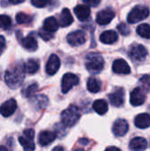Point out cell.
Listing matches in <instances>:
<instances>
[{
    "label": "cell",
    "mask_w": 150,
    "mask_h": 151,
    "mask_svg": "<svg viewBox=\"0 0 150 151\" xmlns=\"http://www.w3.org/2000/svg\"><path fill=\"white\" fill-rule=\"evenodd\" d=\"M25 65L19 64L11 69H8L4 73V81L11 88H19L25 78Z\"/></svg>",
    "instance_id": "1"
},
{
    "label": "cell",
    "mask_w": 150,
    "mask_h": 151,
    "mask_svg": "<svg viewBox=\"0 0 150 151\" xmlns=\"http://www.w3.org/2000/svg\"><path fill=\"white\" fill-rule=\"evenodd\" d=\"M104 67V60L103 57L96 52H90L86 57V68L94 74H97Z\"/></svg>",
    "instance_id": "2"
},
{
    "label": "cell",
    "mask_w": 150,
    "mask_h": 151,
    "mask_svg": "<svg viewBox=\"0 0 150 151\" xmlns=\"http://www.w3.org/2000/svg\"><path fill=\"white\" fill-rule=\"evenodd\" d=\"M80 119V112L76 105H70L65 109L61 114L62 124L66 127H72L76 125V123Z\"/></svg>",
    "instance_id": "3"
},
{
    "label": "cell",
    "mask_w": 150,
    "mask_h": 151,
    "mask_svg": "<svg viewBox=\"0 0 150 151\" xmlns=\"http://www.w3.org/2000/svg\"><path fill=\"white\" fill-rule=\"evenodd\" d=\"M149 15V9L145 5H136L129 12L127 21L129 24H134L147 19Z\"/></svg>",
    "instance_id": "4"
},
{
    "label": "cell",
    "mask_w": 150,
    "mask_h": 151,
    "mask_svg": "<svg viewBox=\"0 0 150 151\" xmlns=\"http://www.w3.org/2000/svg\"><path fill=\"white\" fill-rule=\"evenodd\" d=\"M34 131L33 129H26L23 134L19 137V142L25 150H34Z\"/></svg>",
    "instance_id": "5"
},
{
    "label": "cell",
    "mask_w": 150,
    "mask_h": 151,
    "mask_svg": "<svg viewBox=\"0 0 150 151\" xmlns=\"http://www.w3.org/2000/svg\"><path fill=\"white\" fill-rule=\"evenodd\" d=\"M128 55L133 61H142L148 56V50L141 44H133L130 47Z\"/></svg>",
    "instance_id": "6"
},
{
    "label": "cell",
    "mask_w": 150,
    "mask_h": 151,
    "mask_svg": "<svg viewBox=\"0 0 150 151\" xmlns=\"http://www.w3.org/2000/svg\"><path fill=\"white\" fill-rule=\"evenodd\" d=\"M79 77L73 73H65L63 78H62V82H61V88H62V92L64 94H66L68 91H70L74 86L79 84Z\"/></svg>",
    "instance_id": "7"
},
{
    "label": "cell",
    "mask_w": 150,
    "mask_h": 151,
    "mask_svg": "<svg viewBox=\"0 0 150 151\" xmlns=\"http://www.w3.org/2000/svg\"><path fill=\"white\" fill-rule=\"evenodd\" d=\"M67 42L73 47L80 46L86 42V35L83 31L76 30L67 35Z\"/></svg>",
    "instance_id": "8"
},
{
    "label": "cell",
    "mask_w": 150,
    "mask_h": 151,
    "mask_svg": "<svg viewBox=\"0 0 150 151\" xmlns=\"http://www.w3.org/2000/svg\"><path fill=\"white\" fill-rule=\"evenodd\" d=\"M109 99L111 104L115 107H120L125 102V90L123 88H116L112 93L110 94Z\"/></svg>",
    "instance_id": "9"
},
{
    "label": "cell",
    "mask_w": 150,
    "mask_h": 151,
    "mask_svg": "<svg viewBox=\"0 0 150 151\" xmlns=\"http://www.w3.org/2000/svg\"><path fill=\"white\" fill-rule=\"evenodd\" d=\"M115 17V12L111 9H104L99 12L96 15V22L101 26L109 24Z\"/></svg>",
    "instance_id": "10"
},
{
    "label": "cell",
    "mask_w": 150,
    "mask_h": 151,
    "mask_svg": "<svg viewBox=\"0 0 150 151\" xmlns=\"http://www.w3.org/2000/svg\"><path fill=\"white\" fill-rule=\"evenodd\" d=\"M128 128H129V126L126 120L119 119L114 122L113 127H112V132L117 137H122L127 133Z\"/></svg>",
    "instance_id": "11"
},
{
    "label": "cell",
    "mask_w": 150,
    "mask_h": 151,
    "mask_svg": "<svg viewBox=\"0 0 150 151\" xmlns=\"http://www.w3.org/2000/svg\"><path fill=\"white\" fill-rule=\"evenodd\" d=\"M17 109V103L14 99H9L0 106V114L3 117L8 118L11 116Z\"/></svg>",
    "instance_id": "12"
},
{
    "label": "cell",
    "mask_w": 150,
    "mask_h": 151,
    "mask_svg": "<svg viewBox=\"0 0 150 151\" xmlns=\"http://www.w3.org/2000/svg\"><path fill=\"white\" fill-rule=\"evenodd\" d=\"M60 67V59L56 54L50 55L46 64V73L49 75H54Z\"/></svg>",
    "instance_id": "13"
},
{
    "label": "cell",
    "mask_w": 150,
    "mask_h": 151,
    "mask_svg": "<svg viewBox=\"0 0 150 151\" xmlns=\"http://www.w3.org/2000/svg\"><path fill=\"white\" fill-rule=\"evenodd\" d=\"M112 70L118 74H129L131 72L130 66L124 59H116L112 64Z\"/></svg>",
    "instance_id": "14"
},
{
    "label": "cell",
    "mask_w": 150,
    "mask_h": 151,
    "mask_svg": "<svg viewBox=\"0 0 150 151\" xmlns=\"http://www.w3.org/2000/svg\"><path fill=\"white\" fill-rule=\"evenodd\" d=\"M146 101V95L140 88H134L130 96V102L133 106H140L142 105Z\"/></svg>",
    "instance_id": "15"
},
{
    "label": "cell",
    "mask_w": 150,
    "mask_h": 151,
    "mask_svg": "<svg viewBox=\"0 0 150 151\" xmlns=\"http://www.w3.org/2000/svg\"><path fill=\"white\" fill-rule=\"evenodd\" d=\"M57 138V134L52 131H42L39 134L38 142L39 144L42 147L50 145Z\"/></svg>",
    "instance_id": "16"
},
{
    "label": "cell",
    "mask_w": 150,
    "mask_h": 151,
    "mask_svg": "<svg viewBox=\"0 0 150 151\" xmlns=\"http://www.w3.org/2000/svg\"><path fill=\"white\" fill-rule=\"evenodd\" d=\"M74 13L80 21H85L90 16V8L88 4H79L74 8Z\"/></svg>",
    "instance_id": "17"
},
{
    "label": "cell",
    "mask_w": 150,
    "mask_h": 151,
    "mask_svg": "<svg viewBox=\"0 0 150 151\" xmlns=\"http://www.w3.org/2000/svg\"><path fill=\"white\" fill-rule=\"evenodd\" d=\"M118 34L114 30H106L100 35V41L105 44H112L118 41Z\"/></svg>",
    "instance_id": "18"
},
{
    "label": "cell",
    "mask_w": 150,
    "mask_h": 151,
    "mask_svg": "<svg viewBox=\"0 0 150 151\" xmlns=\"http://www.w3.org/2000/svg\"><path fill=\"white\" fill-rule=\"evenodd\" d=\"M134 125L141 129H145L150 127V114L142 113L136 116L134 119Z\"/></svg>",
    "instance_id": "19"
},
{
    "label": "cell",
    "mask_w": 150,
    "mask_h": 151,
    "mask_svg": "<svg viewBox=\"0 0 150 151\" xmlns=\"http://www.w3.org/2000/svg\"><path fill=\"white\" fill-rule=\"evenodd\" d=\"M129 147L132 150H144L148 148V142L142 137H135L130 142Z\"/></svg>",
    "instance_id": "20"
},
{
    "label": "cell",
    "mask_w": 150,
    "mask_h": 151,
    "mask_svg": "<svg viewBox=\"0 0 150 151\" xmlns=\"http://www.w3.org/2000/svg\"><path fill=\"white\" fill-rule=\"evenodd\" d=\"M73 22V18L72 16V13L68 8H64L60 17H59V25L63 27L70 26Z\"/></svg>",
    "instance_id": "21"
},
{
    "label": "cell",
    "mask_w": 150,
    "mask_h": 151,
    "mask_svg": "<svg viewBox=\"0 0 150 151\" xmlns=\"http://www.w3.org/2000/svg\"><path fill=\"white\" fill-rule=\"evenodd\" d=\"M21 43H22V46L29 51H34L38 48V43H37L36 39L31 35L26 36L22 40Z\"/></svg>",
    "instance_id": "22"
},
{
    "label": "cell",
    "mask_w": 150,
    "mask_h": 151,
    "mask_svg": "<svg viewBox=\"0 0 150 151\" xmlns=\"http://www.w3.org/2000/svg\"><path fill=\"white\" fill-rule=\"evenodd\" d=\"M59 27V23L57 22V20L56 19V18L54 17H49L47 19H45L44 22H43V27L42 28L47 30L48 32L50 33H55Z\"/></svg>",
    "instance_id": "23"
},
{
    "label": "cell",
    "mask_w": 150,
    "mask_h": 151,
    "mask_svg": "<svg viewBox=\"0 0 150 151\" xmlns=\"http://www.w3.org/2000/svg\"><path fill=\"white\" fill-rule=\"evenodd\" d=\"M31 102L34 108H36L37 110H42L48 105L49 100H48L47 96H45L43 95H38V96H34L31 100Z\"/></svg>",
    "instance_id": "24"
},
{
    "label": "cell",
    "mask_w": 150,
    "mask_h": 151,
    "mask_svg": "<svg viewBox=\"0 0 150 151\" xmlns=\"http://www.w3.org/2000/svg\"><path fill=\"white\" fill-rule=\"evenodd\" d=\"M93 109L99 115H104L108 111V104L103 99L96 100L93 104Z\"/></svg>",
    "instance_id": "25"
},
{
    "label": "cell",
    "mask_w": 150,
    "mask_h": 151,
    "mask_svg": "<svg viewBox=\"0 0 150 151\" xmlns=\"http://www.w3.org/2000/svg\"><path fill=\"white\" fill-rule=\"evenodd\" d=\"M87 88L91 93H98L101 90V82L95 77H90L87 82Z\"/></svg>",
    "instance_id": "26"
},
{
    "label": "cell",
    "mask_w": 150,
    "mask_h": 151,
    "mask_svg": "<svg viewBox=\"0 0 150 151\" xmlns=\"http://www.w3.org/2000/svg\"><path fill=\"white\" fill-rule=\"evenodd\" d=\"M24 65H25L26 73H27L29 74L35 73L39 70V68H40L39 61H37L35 59H29V60H27V62Z\"/></svg>",
    "instance_id": "27"
},
{
    "label": "cell",
    "mask_w": 150,
    "mask_h": 151,
    "mask_svg": "<svg viewBox=\"0 0 150 151\" xmlns=\"http://www.w3.org/2000/svg\"><path fill=\"white\" fill-rule=\"evenodd\" d=\"M137 34L146 39H150V26L147 23H143L138 26Z\"/></svg>",
    "instance_id": "28"
},
{
    "label": "cell",
    "mask_w": 150,
    "mask_h": 151,
    "mask_svg": "<svg viewBox=\"0 0 150 151\" xmlns=\"http://www.w3.org/2000/svg\"><path fill=\"white\" fill-rule=\"evenodd\" d=\"M33 20V18L28 15V14H26L24 12H19L17 15H16V21L19 23V24H29L31 23V21Z\"/></svg>",
    "instance_id": "29"
},
{
    "label": "cell",
    "mask_w": 150,
    "mask_h": 151,
    "mask_svg": "<svg viewBox=\"0 0 150 151\" xmlns=\"http://www.w3.org/2000/svg\"><path fill=\"white\" fill-rule=\"evenodd\" d=\"M38 89V85L37 83H33L29 86H27L25 89L22 90V94L25 97H31L33 96L35 92L37 91Z\"/></svg>",
    "instance_id": "30"
},
{
    "label": "cell",
    "mask_w": 150,
    "mask_h": 151,
    "mask_svg": "<svg viewBox=\"0 0 150 151\" xmlns=\"http://www.w3.org/2000/svg\"><path fill=\"white\" fill-rule=\"evenodd\" d=\"M11 26V19L8 15H0V28L8 29Z\"/></svg>",
    "instance_id": "31"
},
{
    "label": "cell",
    "mask_w": 150,
    "mask_h": 151,
    "mask_svg": "<svg viewBox=\"0 0 150 151\" xmlns=\"http://www.w3.org/2000/svg\"><path fill=\"white\" fill-rule=\"evenodd\" d=\"M140 83L146 91H150V75H143L140 79Z\"/></svg>",
    "instance_id": "32"
},
{
    "label": "cell",
    "mask_w": 150,
    "mask_h": 151,
    "mask_svg": "<svg viewBox=\"0 0 150 151\" xmlns=\"http://www.w3.org/2000/svg\"><path fill=\"white\" fill-rule=\"evenodd\" d=\"M54 33H50V32H48L47 30L43 29V28H41L39 30V35L44 40V41H49L50 40L51 38H53Z\"/></svg>",
    "instance_id": "33"
},
{
    "label": "cell",
    "mask_w": 150,
    "mask_h": 151,
    "mask_svg": "<svg viewBox=\"0 0 150 151\" xmlns=\"http://www.w3.org/2000/svg\"><path fill=\"white\" fill-rule=\"evenodd\" d=\"M118 30L123 35H127L130 34V27L126 23H120L118 25Z\"/></svg>",
    "instance_id": "34"
},
{
    "label": "cell",
    "mask_w": 150,
    "mask_h": 151,
    "mask_svg": "<svg viewBox=\"0 0 150 151\" xmlns=\"http://www.w3.org/2000/svg\"><path fill=\"white\" fill-rule=\"evenodd\" d=\"M31 3L37 8H43L49 4V0H31Z\"/></svg>",
    "instance_id": "35"
},
{
    "label": "cell",
    "mask_w": 150,
    "mask_h": 151,
    "mask_svg": "<svg viewBox=\"0 0 150 151\" xmlns=\"http://www.w3.org/2000/svg\"><path fill=\"white\" fill-rule=\"evenodd\" d=\"M100 1H101V0H83V2H84L86 4H88V5H89V6H93V7L97 6V5L100 4Z\"/></svg>",
    "instance_id": "36"
},
{
    "label": "cell",
    "mask_w": 150,
    "mask_h": 151,
    "mask_svg": "<svg viewBox=\"0 0 150 151\" xmlns=\"http://www.w3.org/2000/svg\"><path fill=\"white\" fill-rule=\"evenodd\" d=\"M4 45H5V39L4 36L0 35V54L2 53L4 48Z\"/></svg>",
    "instance_id": "37"
},
{
    "label": "cell",
    "mask_w": 150,
    "mask_h": 151,
    "mask_svg": "<svg viewBox=\"0 0 150 151\" xmlns=\"http://www.w3.org/2000/svg\"><path fill=\"white\" fill-rule=\"evenodd\" d=\"M24 1H25V0H9L10 3H12V4H20V3H22V2H24Z\"/></svg>",
    "instance_id": "38"
},
{
    "label": "cell",
    "mask_w": 150,
    "mask_h": 151,
    "mask_svg": "<svg viewBox=\"0 0 150 151\" xmlns=\"http://www.w3.org/2000/svg\"><path fill=\"white\" fill-rule=\"evenodd\" d=\"M53 150H64V148H62V147H56V148L53 149Z\"/></svg>",
    "instance_id": "39"
},
{
    "label": "cell",
    "mask_w": 150,
    "mask_h": 151,
    "mask_svg": "<svg viewBox=\"0 0 150 151\" xmlns=\"http://www.w3.org/2000/svg\"><path fill=\"white\" fill-rule=\"evenodd\" d=\"M107 150H118V149L116 147H110V148H107Z\"/></svg>",
    "instance_id": "40"
},
{
    "label": "cell",
    "mask_w": 150,
    "mask_h": 151,
    "mask_svg": "<svg viewBox=\"0 0 150 151\" xmlns=\"http://www.w3.org/2000/svg\"><path fill=\"white\" fill-rule=\"evenodd\" d=\"M7 149L4 146H0V150H6Z\"/></svg>",
    "instance_id": "41"
}]
</instances>
